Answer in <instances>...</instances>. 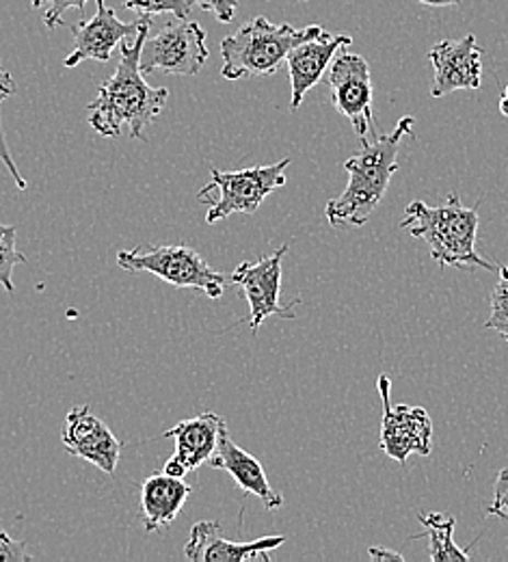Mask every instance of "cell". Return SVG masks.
<instances>
[{
	"instance_id": "6da1fadb",
	"label": "cell",
	"mask_w": 508,
	"mask_h": 562,
	"mask_svg": "<svg viewBox=\"0 0 508 562\" xmlns=\"http://www.w3.org/2000/svg\"><path fill=\"white\" fill-rule=\"evenodd\" d=\"M149 24V15H144L135 42H122L117 70L98 87L95 100L87 106L89 126L104 139H120L128 135L131 139L147 140L144 131L167 104L169 89L147 85L142 70Z\"/></svg>"
},
{
	"instance_id": "7a4b0ae2",
	"label": "cell",
	"mask_w": 508,
	"mask_h": 562,
	"mask_svg": "<svg viewBox=\"0 0 508 562\" xmlns=\"http://www.w3.org/2000/svg\"><path fill=\"white\" fill-rule=\"evenodd\" d=\"M414 124V117H403L390 135L362 140V149L345 162L349 184L325 209V216L334 227H362L368 223L381 204L392 176L398 171L400 140L411 133Z\"/></svg>"
},
{
	"instance_id": "3957f363",
	"label": "cell",
	"mask_w": 508,
	"mask_h": 562,
	"mask_svg": "<svg viewBox=\"0 0 508 562\" xmlns=\"http://www.w3.org/2000/svg\"><path fill=\"white\" fill-rule=\"evenodd\" d=\"M403 229H409L414 238H422L431 258L439 269H485L496 271L498 267L485 260L476 249L478 236V209H465L456 193L445 198V204L431 209L425 202L416 200L405 209V218L400 221Z\"/></svg>"
},
{
	"instance_id": "277c9868",
	"label": "cell",
	"mask_w": 508,
	"mask_h": 562,
	"mask_svg": "<svg viewBox=\"0 0 508 562\" xmlns=\"http://www.w3.org/2000/svg\"><path fill=\"white\" fill-rule=\"evenodd\" d=\"M323 31L320 24L298 29L289 22L273 24L264 15H258L221 42V76L225 80L273 76L286 64L292 48Z\"/></svg>"
},
{
	"instance_id": "5b68a950",
	"label": "cell",
	"mask_w": 508,
	"mask_h": 562,
	"mask_svg": "<svg viewBox=\"0 0 508 562\" xmlns=\"http://www.w3.org/2000/svg\"><path fill=\"white\" fill-rule=\"evenodd\" d=\"M117 265L126 273H151L176 288L202 290L211 299H221L232 283L215 271L195 249L184 245H139L117 254Z\"/></svg>"
},
{
	"instance_id": "8992f818",
	"label": "cell",
	"mask_w": 508,
	"mask_h": 562,
	"mask_svg": "<svg viewBox=\"0 0 508 562\" xmlns=\"http://www.w3.org/2000/svg\"><path fill=\"white\" fill-rule=\"evenodd\" d=\"M291 158H284L273 165H258L240 171H221L211 165L213 182L206 184L197 200H204L213 191H218V200H213L206 223H217L232 214H256L262 202L278 189L286 187V169Z\"/></svg>"
},
{
	"instance_id": "52a82bcc",
	"label": "cell",
	"mask_w": 508,
	"mask_h": 562,
	"mask_svg": "<svg viewBox=\"0 0 508 562\" xmlns=\"http://www.w3.org/2000/svg\"><path fill=\"white\" fill-rule=\"evenodd\" d=\"M208 57L211 50L202 24L189 18H176L165 24L149 44L146 42L142 70L144 74L162 71L169 76H197Z\"/></svg>"
},
{
	"instance_id": "ba28073f",
	"label": "cell",
	"mask_w": 508,
	"mask_h": 562,
	"mask_svg": "<svg viewBox=\"0 0 508 562\" xmlns=\"http://www.w3.org/2000/svg\"><path fill=\"white\" fill-rule=\"evenodd\" d=\"M289 254V245H282L275 254L258 260V262H242L234 269L229 281L240 288L249 303V327L253 334L262 327L269 316H280L286 321H294V305L301 303L294 299L291 303H282V265Z\"/></svg>"
},
{
	"instance_id": "9c48e42d",
	"label": "cell",
	"mask_w": 508,
	"mask_h": 562,
	"mask_svg": "<svg viewBox=\"0 0 508 562\" xmlns=\"http://www.w3.org/2000/svg\"><path fill=\"white\" fill-rule=\"evenodd\" d=\"M392 381L387 374L379 376V394L383 403L381 448L396 463L405 465L411 454L429 457L433 448V422L422 407L392 405Z\"/></svg>"
},
{
	"instance_id": "30bf717a",
	"label": "cell",
	"mask_w": 508,
	"mask_h": 562,
	"mask_svg": "<svg viewBox=\"0 0 508 562\" xmlns=\"http://www.w3.org/2000/svg\"><path fill=\"white\" fill-rule=\"evenodd\" d=\"M331 102L351 124L358 137L368 140L372 135V78H370V66L362 55L340 50L329 66L325 76Z\"/></svg>"
},
{
	"instance_id": "8fae6325",
	"label": "cell",
	"mask_w": 508,
	"mask_h": 562,
	"mask_svg": "<svg viewBox=\"0 0 508 562\" xmlns=\"http://www.w3.org/2000/svg\"><path fill=\"white\" fill-rule=\"evenodd\" d=\"M98 11L91 20H82L72 26L74 53L66 57V68H76L82 61H98L106 64L111 61L113 53L122 42L137 37L142 20L124 22L115 15L111 7H106L104 0H95Z\"/></svg>"
},
{
	"instance_id": "7c38bea8",
	"label": "cell",
	"mask_w": 508,
	"mask_h": 562,
	"mask_svg": "<svg viewBox=\"0 0 508 562\" xmlns=\"http://www.w3.org/2000/svg\"><path fill=\"white\" fill-rule=\"evenodd\" d=\"M61 441L66 450L95 465L104 474H115L122 459V441L87 405H76L66 416Z\"/></svg>"
},
{
	"instance_id": "4fadbf2b",
	"label": "cell",
	"mask_w": 508,
	"mask_h": 562,
	"mask_svg": "<svg viewBox=\"0 0 508 562\" xmlns=\"http://www.w3.org/2000/svg\"><path fill=\"white\" fill-rule=\"evenodd\" d=\"M436 78L431 87L433 98H443L454 91H474L483 82V50L474 35L461 40L437 42L429 53Z\"/></svg>"
},
{
	"instance_id": "5bb4252c",
	"label": "cell",
	"mask_w": 508,
	"mask_h": 562,
	"mask_svg": "<svg viewBox=\"0 0 508 562\" xmlns=\"http://www.w3.org/2000/svg\"><path fill=\"white\" fill-rule=\"evenodd\" d=\"M353 40L349 35H334L329 31L318 33L316 37L292 48L286 66L291 76V111H296L312 87L325 80L329 66L336 55L349 48Z\"/></svg>"
},
{
	"instance_id": "9a60e30c",
	"label": "cell",
	"mask_w": 508,
	"mask_h": 562,
	"mask_svg": "<svg viewBox=\"0 0 508 562\" xmlns=\"http://www.w3.org/2000/svg\"><path fill=\"white\" fill-rule=\"evenodd\" d=\"M286 537H262L249 543L229 541L221 537L217 521H200L191 530V539L184 548V557L193 562H271L273 550L282 548Z\"/></svg>"
},
{
	"instance_id": "2e32d148",
	"label": "cell",
	"mask_w": 508,
	"mask_h": 562,
	"mask_svg": "<svg viewBox=\"0 0 508 562\" xmlns=\"http://www.w3.org/2000/svg\"><path fill=\"white\" fill-rule=\"evenodd\" d=\"M208 465L215 470L227 472L242 492L260 497V502L264 504L267 510H278L284 506V495L271 487L262 463L247 450L238 448L234 443V439L229 437L227 428L223 430L217 450H215L213 459L208 461Z\"/></svg>"
},
{
	"instance_id": "e0dca14e",
	"label": "cell",
	"mask_w": 508,
	"mask_h": 562,
	"mask_svg": "<svg viewBox=\"0 0 508 562\" xmlns=\"http://www.w3.org/2000/svg\"><path fill=\"white\" fill-rule=\"evenodd\" d=\"M225 428L227 424L221 416L204 412L191 420L178 422L173 428L165 430L162 437L176 441L173 459L180 461L187 472H195L213 459Z\"/></svg>"
},
{
	"instance_id": "ac0fdd59",
	"label": "cell",
	"mask_w": 508,
	"mask_h": 562,
	"mask_svg": "<svg viewBox=\"0 0 508 562\" xmlns=\"http://www.w3.org/2000/svg\"><path fill=\"white\" fill-rule=\"evenodd\" d=\"M191 495V485L184 479L169 476L165 472L151 474L142 485V508L147 532H160L169 528Z\"/></svg>"
},
{
	"instance_id": "d6986e66",
	"label": "cell",
	"mask_w": 508,
	"mask_h": 562,
	"mask_svg": "<svg viewBox=\"0 0 508 562\" xmlns=\"http://www.w3.org/2000/svg\"><path fill=\"white\" fill-rule=\"evenodd\" d=\"M420 524L425 526V530L411 539H429V557L433 562L470 561V554L465 550H461L454 543V528H456V519L454 517H445L441 513H427V515H418Z\"/></svg>"
},
{
	"instance_id": "ffe728a7",
	"label": "cell",
	"mask_w": 508,
	"mask_h": 562,
	"mask_svg": "<svg viewBox=\"0 0 508 562\" xmlns=\"http://www.w3.org/2000/svg\"><path fill=\"white\" fill-rule=\"evenodd\" d=\"M26 258L18 251V227L0 223V285L13 292V271L24 265Z\"/></svg>"
},
{
	"instance_id": "44dd1931",
	"label": "cell",
	"mask_w": 508,
	"mask_h": 562,
	"mask_svg": "<svg viewBox=\"0 0 508 562\" xmlns=\"http://www.w3.org/2000/svg\"><path fill=\"white\" fill-rule=\"evenodd\" d=\"M15 91H18L15 80L11 78V74L4 70V68H2V64H0V109H2V104H4L11 95H15ZM0 162H2V165L7 167V171L11 173V178H13L15 187H18L20 191H24V189H26V180H24V176L20 173V169H18V165H15L13 156H11V149H9V145H7V139H4L2 117H0Z\"/></svg>"
},
{
	"instance_id": "7402d4cb",
	"label": "cell",
	"mask_w": 508,
	"mask_h": 562,
	"mask_svg": "<svg viewBox=\"0 0 508 562\" xmlns=\"http://www.w3.org/2000/svg\"><path fill=\"white\" fill-rule=\"evenodd\" d=\"M492 316L485 323L487 329L498 331L508 342V267H500V281L492 290Z\"/></svg>"
},
{
	"instance_id": "603a6c76",
	"label": "cell",
	"mask_w": 508,
	"mask_h": 562,
	"mask_svg": "<svg viewBox=\"0 0 508 562\" xmlns=\"http://www.w3.org/2000/svg\"><path fill=\"white\" fill-rule=\"evenodd\" d=\"M126 9L137 11L142 15H160L171 13L176 18H191L193 4L189 0H124Z\"/></svg>"
},
{
	"instance_id": "cb8c5ba5",
	"label": "cell",
	"mask_w": 508,
	"mask_h": 562,
	"mask_svg": "<svg viewBox=\"0 0 508 562\" xmlns=\"http://www.w3.org/2000/svg\"><path fill=\"white\" fill-rule=\"evenodd\" d=\"M89 0H31L33 9H44V22L48 29H57L64 24V15L70 9L82 11Z\"/></svg>"
},
{
	"instance_id": "d4e9b609",
	"label": "cell",
	"mask_w": 508,
	"mask_h": 562,
	"mask_svg": "<svg viewBox=\"0 0 508 562\" xmlns=\"http://www.w3.org/2000/svg\"><path fill=\"white\" fill-rule=\"evenodd\" d=\"M193 7H202L204 11H211L221 24H229L236 15L238 0H189Z\"/></svg>"
},
{
	"instance_id": "484cf974",
	"label": "cell",
	"mask_w": 508,
	"mask_h": 562,
	"mask_svg": "<svg viewBox=\"0 0 508 562\" xmlns=\"http://www.w3.org/2000/svg\"><path fill=\"white\" fill-rule=\"evenodd\" d=\"M4 561H33V554L26 550V543L11 539V537L0 528V562Z\"/></svg>"
},
{
	"instance_id": "4316f807",
	"label": "cell",
	"mask_w": 508,
	"mask_h": 562,
	"mask_svg": "<svg viewBox=\"0 0 508 562\" xmlns=\"http://www.w3.org/2000/svg\"><path fill=\"white\" fill-rule=\"evenodd\" d=\"M489 515L508 519V468H505L498 479H496V490H494V502L487 508Z\"/></svg>"
},
{
	"instance_id": "83f0119b",
	"label": "cell",
	"mask_w": 508,
	"mask_h": 562,
	"mask_svg": "<svg viewBox=\"0 0 508 562\" xmlns=\"http://www.w3.org/2000/svg\"><path fill=\"white\" fill-rule=\"evenodd\" d=\"M162 472H165V474H169V476H176V479H184V476L189 474V472H187V468H184L180 461H176L173 457L165 463Z\"/></svg>"
},
{
	"instance_id": "f1b7e54d",
	"label": "cell",
	"mask_w": 508,
	"mask_h": 562,
	"mask_svg": "<svg viewBox=\"0 0 508 562\" xmlns=\"http://www.w3.org/2000/svg\"><path fill=\"white\" fill-rule=\"evenodd\" d=\"M370 557L374 561H403V557L398 552H390L385 548H370Z\"/></svg>"
},
{
	"instance_id": "f546056e",
	"label": "cell",
	"mask_w": 508,
	"mask_h": 562,
	"mask_svg": "<svg viewBox=\"0 0 508 562\" xmlns=\"http://www.w3.org/2000/svg\"><path fill=\"white\" fill-rule=\"evenodd\" d=\"M418 2H422V4H427V7H459L461 4V0H418Z\"/></svg>"
},
{
	"instance_id": "4dcf8cb0",
	"label": "cell",
	"mask_w": 508,
	"mask_h": 562,
	"mask_svg": "<svg viewBox=\"0 0 508 562\" xmlns=\"http://www.w3.org/2000/svg\"><path fill=\"white\" fill-rule=\"evenodd\" d=\"M500 111H503V115L508 117V85L505 93H503V100H500Z\"/></svg>"
},
{
	"instance_id": "1f68e13d",
	"label": "cell",
	"mask_w": 508,
	"mask_h": 562,
	"mask_svg": "<svg viewBox=\"0 0 508 562\" xmlns=\"http://www.w3.org/2000/svg\"><path fill=\"white\" fill-rule=\"evenodd\" d=\"M301 2H307V0H301Z\"/></svg>"
}]
</instances>
